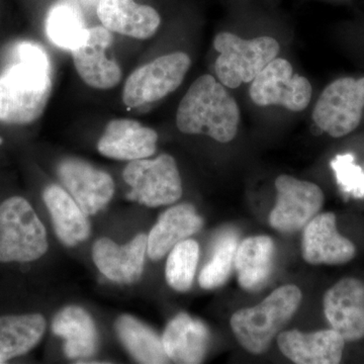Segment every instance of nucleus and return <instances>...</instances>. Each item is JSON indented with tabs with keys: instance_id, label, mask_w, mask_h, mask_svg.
Returning <instances> with one entry per match:
<instances>
[{
	"instance_id": "nucleus-17",
	"label": "nucleus",
	"mask_w": 364,
	"mask_h": 364,
	"mask_svg": "<svg viewBox=\"0 0 364 364\" xmlns=\"http://www.w3.org/2000/svg\"><path fill=\"white\" fill-rule=\"evenodd\" d=\"M345 343L343 337L333 329L312 333L291 330L277 337L282 353L296 364H338Z\"/></svg>"
},
{
	"instance_id": "nucleus-21",
	"label": "nucleus",
	"mask_w": 364,
	"mask_h": 364,
	"mask_svg": "<svg viewBox=\"0 0 364 364\" xmlns=\"http://www.w3.org/2000/svg\"><path fill=\"white\" fill-rule=\"evenodd\" d=\"M275 245L270 237H249L237 248L234 267L239 284L247 291H259L272 275Z\"/></svg>"
},
{
	"instance_id": "nucleus-19",
	"label": "nucleus",
	"mask_w": 364,
	"mask_h": 364,
	"mask_svg": "<svg viewBox=\"0 0 364 364\" xmlns=\"http://www.w3.org/2000/svg\"><path fill=\"white\" fill-rule=\"evenodd\" d=\"M210 342L207 326L186 313L172 318L162 336L163 346L170 360L181 364L203 363Z\"/></svg>"
},
{
	"instance_id": "nucleus-5",
	"label": "nucleus",
	"mask_w": 364,
	"mask_h": 364,
	"mask_svg": "<svg viewBox=\"0 0 364 364\" xmlns=\"http://www.w3.org/2000/svg\"><path fill=\"white\" fill-rule=\"evenodd\" d=\"M215 75L226 87L238 88L242 83L252 82L267 64L277 58L279 44L272 37L244 40L235 33L223 32L215 36Z\"/></svg>"
},
{
	"instance_id": "nucleus-27",
	"label": "nucleus",
	"mask_w": 364,
	"mask_h": 364,
	"mask_svg": "<svg viewBox=\"0 0 364 364\" xmlns=\"http://www.w3.org/2000/svg\"><path fill=\"white\" fill-rule=\"evenodd\" d=\"M200 258V246L195 240H183L176 244L170 251L167 258V284L177 291H188L193 286L196 267Z\"/></svg>"
},
{
	"instance_id": "nucleus-8",
	"label": "nucleus",
	"mask_w": 364,
	"mask_h": 364,
	"mask_svg": "<svg viewBox=\"0 0 364 364\" xmlns=\"http://www.w3.org/2000/svg\"><path fill=\"white\" fill-rule=\"evenodd\" d=\"M363 109L364 77H342L325 88L312 116L320 130L334 138H341L358 128Z\"/></svg>"
},
{
	"instance_id": "nucleus-11",
	"label": "nucleus",
	"mask_w": 364,
	"mask_h": 364,
	"mask_svg": "<svg viewBox=\"0 0 364 364\" xmlns=\"http://www.w3.org/2000/svg\"><path fill=\"white\" fill-rule=\"evenodd\" d=\"M114 38L102 26L85 28L77 44L71 50L74 67L83 82L95 90H107L121 82L123 72L114 59L107 56Z\"/></svg>"
},
{
	"instance_id": "nucleus-14",
	"label": "nucleus",
	"mask_w": 364,
	"mask_h": 364,
	"mask_svg": "<svg viewBox=\"0 0 364 364\" xmlns=\"http://www.w3.org/2000/svg\"><path fill=\"white\" fill-rule=\"evenodd\" d=\"M304 259L313 265H342L356 255V247L339 233L336 215L323 213L314 217L304 230L301 241Z\"/></svg>"
},
{
	"instance_id": "nucleus-6",
	"label": "nucleus",
	"mask_w": 364,
	"mask_h": 364,
	"mask_svg": "<svg viewBox=\"0 0 364 364\" xmlns=\"http://www.w3.org/2000/svg\"><path fill=\"white\" fill-rule=\"evenodd\" d=\"M123 178L131 188L127 198L146 207L172 205L182 196L181 174L171 155L130 161L124 167Z\"/></svg>"
},
{
	"instance_id": "nucleus-3",
	"label": "nucleus",
	"mask_w": 364,
	"mask_h": 364,
	"mask_svg": "<svg viewBox=\"0 0 364 364\" xmlns=\"http://www.w3.org/2000/svg\"><path fill=\"white\" fill-rule=\"evenodd\" d=\"M301 298L298 287L287 284L273 291L257 306L234 313L231 328L237 341L250 353H264L294 317Z\"/></svg>"
},
{
	"instance_id": "nucleus-2",
	"label": "nucleus",
	"mask_w": 364,
	"mask_h": 364,
	"mask_svg": "<svg viewBox=\"0 0 364 364\" xmlns=\"http://www.w3.org/2000/svg\"><path fill=\"white\" fill-rule=\"evenodd\" d=\"M240 109L235 98L214 76H200L182 98L176 126L186 135H207L229 143L236 136Z\"/></svg>"
},
{
	"instance_id": "nucleus-18",
	"label": "nucleus",
	"mask_w": 364,
	"mask_h": 364,
	"mask_svg": "<svg viewBox=\"0 0 364 364\" xmlns=\"http://www.w3.org/2000/svg\"><path fill=\"white\" fill-rule=\"evenodd\" d=\"M97 14L112 33L136 40L150 39L161 25V16L154 7L135 0H100Z\"/></svg>"
},
{
	"instance_id": "nucleus-1",
	"label": "nucleus",
	"mask_w": 364,
	"mask_h": 364,
	"mask_svg": "<svg viewBox=\"0 0 364 364\" xmlns=\"http://www.w3.org/2000/svg\"><path fill=\"white\" fill-rule=\"evenodd\" d=\"M51 64L40 46L23 42L0 73V123L30 124L44 114L52 95Z\"/></svg>"
},
{
	"instance_id": "nucleus-26",
	"label": "nucleus",
	"mask_w": 364,
	"mask_h": 364,
	"mask_svg": "<svg viewBox=\"0 0 364 364\" xmlns=\"http://www.w3.org/2000/svg\"><path fill=\"white\" fill-rule=\"evenodd\" d=\"M238 235L234 231L223 232L215 241L212 258L200 272L198 282L205 289L222 287L229 279L238 248Z\"/></svg>"
},
{
	"instance_id": "nucleus-9",
	"label": "nucleus",
	"mask_w": 364,
	"mask_h": 364,
	"mask_svg": "<svg viewBox=\"0 0 364 364\" xmlns=\"http://www.w3.org/2000/svg\"><path fill=\"white\" fill-rule=\"evenodd\" d=\"M312 85L304 76L294 73L287 60L273 59L251 82L250 95L259 107L282 105L291 112H301L312 98Z\"/></svg>"
},
{
	"instance_id": "nucleus-28",
	"label": "nucleus",
	"mask_w": 364,
	"mask_h": 364,
	"mask_svg": "<svg viewBox=\"0 0 364 364\" xmlns=\"http://www.w3.org/2000/svg\"><path fill=\"white\" fill-rule=\"evenodd\" d=\"M85 30L80 16L69 4H57L48 14V37L59 47L73 49Z\"/></svg>"
},
{
	"instance_id": "nucleus-13",
	"label": "nucleus",
	"mask_w": 364,
	"mask_h": 364,
	"mask_svg": "<svg viewBox=\"0 0 364 364\" xmlns=\"http://www.w3.org/2000/svg\"><path fill=\"white\" fill-rule=\"evenodd\" d=\"M325 317L345 342L364 338V284L353 277L342 279L323 299Z\"/></svg>"
},
{
	"instance_id": "nucleus-10",
	"label": "nucleus",
	"mask_w": 364,
	"mask_h": 364,
	"mask_svg": "<svg viewBox=\"0 0 364 364\" xmlns=\"http://www.w3.org/2000/svg\"><path fill=\"white\" fill-rule=\"evenodd\" d=\"M277 203L269 224L282 233H294L306 227L324 205V193L317 184L282 174L275 181Z\"/></svg>"
},
{
	"instance_id": "nucleus-16",
	"label": "nucleus",
	"mask_w": 364,
	"mask_h": 364,
	"mask_svg": "<svg viewBox=\"0 0 364 364\" xmlns=\"http://www.w3.org/2000/svg\"><path fill=\"white\" fill-rule=\"evenodd\" d=\"M148 236L140 234L124 246L109 238H100L92 249L95 267L117 284H131L142 277Z\"/></svg>"
},
{
	"instance_id": "nucleus-23",
	"label": "nucleus",
	"mask_w": 364,
	"mask_h": 364,
	"mask_svg": "<svg viewBox=\"0 0 364 364\" xmlns=\"http://www.w3.org/2000/svg\"><path fill=\"white\" fill-rule=\"evenodd\" d=\"M52 331L65 340L64 352L68 358H90L97 350V331L95 321L80 306H68L60 311L53 320Z\"/></svg>"
},
{
	"instance_id": "nucleus-25",
	"label": "nucleus",
	"mask_w": 364,
	"mask_h": 364,
	"mask_svg": "<svg viewBox=\"0 0 364 364\" xmlns=\"http://www.w3.org/2000/svg\"><path fill=\"white\" fill-rule=\"evenodd\" d=\"M117 336L124 348L138 363L146 364L168 363L162 339L151 328L136 318L121 316L116 322Z\"/></svg>"
},
{
	"instance_id": "nucleus-4",
	"label": "nucleus",
	"mask_w": 364,
	"mask_h": 364,
	"mask_svg": "<svg viewBox=\"0 0 364 364\" xmlns=\"http://www.w3.org/2000/svg\"><path fill=\"white\" fill-rule=\"evenodd\" d=\"M48 248L44 224L28 200L16 196L0 203V262H33Z\"/></svg>"
},
{
	"instance_id": "nucleus-29",
	"label": "nucleus",
	"mask_w": 364,
	"mask_h": 364,
	"mask_svg": "<svg viewBox=\"0 0 364 364\" xmlns=\"http://www.w3.org/2000/svg\"><path fill=\"white\" fill-rule=\"evenodd\" d=\"M331 166L342 191L355 198H364V171L354 163L353 155H338Z\"/></svg>"
},
{
	"instance_id": "nucleus-15",
	"label": "nucleus",
	"mask_w": 364,
	"mask_h": 364,
	"mask_svg": "<svg viewBox=\"0 0 364 364\" xmlns=\"http://www.w3.org/2000/svg\"><path fill=\"white\" fill-rule=\"evenodd\" d=\"M157 132L131 119L109 122L97 143L102 156L121 161H134L153 156L156 152Z\"/></svg>"
},
{
	"instance_id": "nucleus-7",
	"label": "nucleus",
	"mask_w": 364,
	"mask_h": 364,
	"mask_svg": "<svg viewBox=\"0 0 364 364\" xmlns=\"http://www.w3.org/2000/svg\"><path fill=\"white\" fill-rule=\"evenodd\" d=\"M186 53L163 55L132 72L124 85L123 102L129 109H139L158 102L176 91L191 68Z\"/></svg>"
},
{
	"instance_id": "nucleus-22",
	"label": "nucleus",
	"mask_w": 364,
	"mask_h": 364,
	"mask_svg": "<svg viewBox=\"0 0 364 364\" xmlns=\"http://www.w3.org/2000/svg\"><path fill=\"white\" fill-rule=\"evenodd\" d=\"M43 198L51 215L55 233L69 247L85 241L90 235V223L77 203L56 184L48 186Z\"/></svg>"
},
{
	"instance_id": "nucleus-12",
	"label": "nucleus",
	"mask_w": 364,
	"mask_h": 364,
	"mask_svg": "<svg viewBox=\"0 0 364 364\" xmlns=\"http://www.w3.org/2000/svg\"><path fill=\"white\" fill-rule=\"evenodd\" d=\"M57 174L86 215L97 214L114 195V181L107 172L78 158H65Z\"/></svg>"
},
{
	"instance_id": "nucleus-24",
	"label": "nucleus",
	"mask_w": 364,
	"mask_h": 364,
	"mask_svg": "<svg viewBox=\"0 0 364 364\" xmlns=\"http://www.w3.org/2000/svg\"><path fill=\"white\" fill-rule=\"evenodd\" d=\"M46 328L47 322L41 314L0 316V364L32 351Z\"/></svg>"
},
{
	"instance_id": "nucleus-20",
	"label": "nucleus",
	"mask_w": 364,
	"mask_h": 364,
	"mask_svg": "<svg viewBox=\"0 0 364 364\" xmlns=\"http://www.w3.org/2000/svg\"><path fill=\"white\" fill-rule=\"evenodd\" d=\"M203 221L189 203L165 210L148 235L147 253L152 260H160L179 242L198 233Z\"/></svg>"
}]
</instances>
